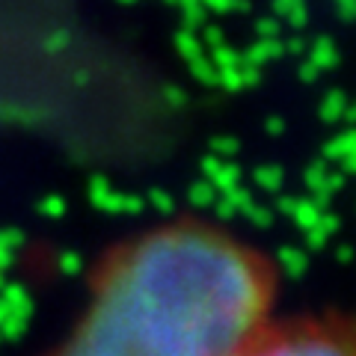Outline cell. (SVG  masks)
<instances>
[{"label": "cell", "mask_w": 356, "mask_h": 356, "mask_svg": "<svg viewBox=\"0 0 356 356\" xmlns=\"http://www.w3.org/2000/svg\"><path fill=\"white\" fill-rule=\"evenodd\" d=\"M280 267L202 217L113 243L69 336L42 356H235L273 318Z\"/></svg>", "instance_id": "cell-1"}, {"label": "cell", "mask_w": 356, "mask_h": 356, "mask_svg": "<svg viewBox=\"0 0 356 356\" xmlns=\"http://www.w3.org/2000/svg\"><path fill=\"white\" fill-rule=\"evenodd\" d=\"M235 356H356V315L330 309L270 318Z\"/></svg>", "instance_id": "cell-2"}, {"label": "cell", "mask_w": 356, "mask_h": 356, "mask_svg": "<svg viewBox=\"0 0 356 356\" xmlns=\"http://www.w3.org/2000/svg\"><path fill=\"white\" fill-rule=\"evenodd\" d=\"M282 261H285V267H288V270H291V273H300V270H303V255H300V252H294V250H285L282 252Z\"/></svg>", "instance_id": "cell-3"}, {"label": "cell", "mask_w": 356, "mask_h": 356, "mask_svg": "<svg viewBox=\"0 0 356 356\" xmlns=\"http://www.w3.org/2000/svg\"><path fill=\"white\" fill-rule=\"evenodd\" d=\"M330 110H332V113H336V110H341V95H332V98H330L327 107H324V116L330 113Z\"/></svg>", "instance_id": "cell-4"}, {"label": "cell", "mask_w": 356, "mask_h": 356, "mask_svg": "<svg viewBox=\"0 0 356 356\" xmlns=\"http://www.w3.org/2000/svg\"><path fill=\"white\" fill-rule=\"evenodd\" d=\"M208 6H214V9H232L235 6V0H205Z\"/></svg>", "instance_id": "cell-5"}]
</instances>
